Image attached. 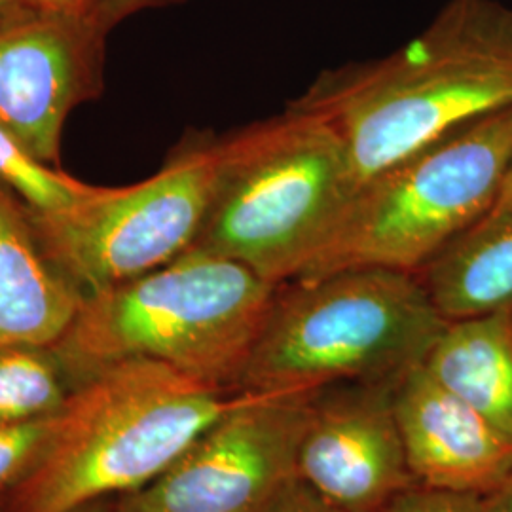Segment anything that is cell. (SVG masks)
<instances>
[{"mask_svg":"<svg viewBox=\"0 0 512 512\" xmlns=\"http://www.w3.org/2000/svg\"><path fill=\"white\" fill-rule=\"evenodd\" d=\"M484 512H512V475L490 495L482 497Z\"/></svg>","mask_w":512,"mask_h":512,"instance_id":"21","label":"cell"},{"mask_svg":"<svg viewBox=\"0 0 512 512\" xmlns=\"http://www.w3.org/2000/svg\"><path fill=\"white\" fill-rule=\"evenodd\" d=\"M315 389L249 393L116 512H262L296 476Z\"/></svg>","mask_w":512,"mask_h":512,"instance_id":"8","label":"cell"},{"mask_svg":"<svg viewBox=\"0 0 512 512\" xmlns=\"http://www.w3.org/2000/svg\"><path fill=\"white\" fill-rule=\"evenodd\" d=\"M74 385L54 348H0V427L59 416Z\"/></svg>","mask_w":512,"mask_h":512,"instance_id":"15","label":"cell"},{"mask_svg":"<svg viewBox=\"0 0 512 512\" xmlns=\"http://www.w3.org/2000/svg\"><path fill=\"white\" fill-rule=\"evenodd\" d=\"M59 416L0 427V503L44 454Z\"/></svg>","mask_w":512,"mask_h":512,"instance_id":"17","label":"cell"},{"mask_svg":"<svg viewBox=\"0 0 512 512\" xmlns=\"http://www.w3.org/2000/svg\"><path fill=\"white\" fill-rule=\"evenodd\" d=\"M418 275L349 268L277 287L239 391L399 380L446 327Z\"/></svg>","mask_w":512,"mask_h":512,"instance_id":"5","label":"cell"},{"mask_svg":"<svg viewBox=\"0 0 512 512\" xmlns=\"http://www.w3.org/2000/svg\"><path fill=\"white\" fill-rule=\"evenodd\" d=\"M423 366L512 439V306L448 321Z\"/></svg>","mask_w":512,"mask_h":512,"instance_id":"14","label":"cell"},{"mask_svg":"<svg viewBox=\"0 0 512 512\" xmlns=\"http://www.w3.org/2000/svg\"><path fill=\"white\" fill-rule=\"evenodd\" d=\"M245 395L152 359L109 365L74 389L48 448L0 512H69L137 492Z\"/></svg>","mask_w":512,"mask_h":512,"instance_id":"2","label":"cell"},{"mask_svg":"<svg viewBox=\"0 0 512 512\" xmlns=\"http://www.w3.org/2000/svg\"><path fill=\"white\" fill-rule=\"evenodd\" d=\"M69 512H116V497H107V499H97L92 503L80 505Z\"/></svg>","mask_w":512,"mask_h":512,"instance_id":"24","label":"cell"},{"mask_svg":"<svg viewBox=\"0 0 512 512\" xmlns=\"http://www.w3.org/2000/svg\"><path fill=\"white\" fill-rule=\"evenodd\" d=\"M357 181L342 137L287 107L222 135L219 181L190 251L226 256L266 281H293L325 245Z\"/></svg>","mask_w":512,"mask_h":512,"instance_id":"4","label":"cell"},{"mask_svg":"<svg viewBox=\"0 0 512 512\" xmlns=\"http://www.w3.org/2000/svg\"><path fill=\"white\" fill-rule=\"evenodd\" d=\"M222 135L188 133L147 181L71 211L31 209L38 241L84 298L162 268L192 249L219 181Z\"/></svg>","mask_w":512,"mask_h":512,"instance_id":"7","label":"cell"},{"mask_svg":"<svg viewBox=\"0 0 512 512\" xmlns=\"http://www.w3.org/2000/svg\"><path fill=\"white\" fill-rule=\"evenodd\" d=\"M82 302L44 253L31 207L0 181V348L55 346Z\"/></svg>","mask_w":512,"mask_h":512,"instance_id":"12","label":"cell"},{"mask_svg":"<svg viewBox=\"0 0 512 512\" xmlns=\"http://www.w3.org/2000/svg\"><path fill=\"white\" fill-rule=\"evenodd\" d=\"M0 181L12 188L31 209L46 215L65 213L103 196L109 186L82 183L44 164L0 131Z\"/></svg>","mask_w":512,"mask_h":512,"instance_id":"16","label":"cell"},{"mask_svg":"<svg viewBox=\"0 0 512 512\" xmlns=\"http://www.w3.org/2000/svg\"><path fill=\"white\" fill-rule=\"evenodd\" d=\"M40 6L42 0H0V25Z\"/></svg>","mask_w":512,"mask_h":512,"instance_id":"23","label":"cell"},{"mask_svg":"<svg viewBox=\"0 0 512 512\" xmlns=\"http://www.w3.org/2000/svg\"><path fill=\"white\" fill-rule=\"evenodd\" d=\"M107 35L92 16L44 6L0 25V131L59 167L69 114L105 88Z\"/></svg>","mask_w":512,"mask_h":512,"instance_id":"9","label":"cell"},{"mask_svg":"<svg viewBox=\"0 0 512 512\" xmlns=\"http://www.w3.org/2000/svg\"><path fill=\"white\" fill-rule=\"evenodd\" d=\"M262 512H346L317 494L302 478H291Z\"/></svg>","mask_w":512,"mask_h":512,"instance_id":"19","label":"cell"},{"mask_svg":"<svg viewBox=\"0 0 512 512\" xmlns=\"http://www.w3.org/2000/svg\"><path fill=\"white\" fill-rule=\"evenodd\" d=\"M399 380L325 385L311 397L296 476L342 511L380 512L416 484L395 412Z\"/></svg>","mask_w":512,"mask_h":512,"instance_id":"10","label":"cell"},{"mask_svg":"<svg viewBox=\"0 0 512 512\" xmlns=\"http://www.w3.org/2000/svg\"><path fill=\"white\" fill-rule=\"evenodd\" d=\"M329 122L357 188L480 116L512 107V8L450 0L393 54L319 74L289 103Z\"/></svg>","mask_w":512,"mask_h":512,"instance_id":"1","label":"cell"},{"mask_svg":"<svg viewBox=\"0 0 512 512\" xmlns=\"http://www.w3.org/2000/svg\"><path fill=\"white\" fill-rule=\"evenodd\" d=\"M42 6L50 10L74 14V16H86V18L92 16L93 18L97 0H42Z\"/></svg>","mask_w":512,"mask_h":512,"instance_id":"22","label":"cell"},{"mask_svg":"<svg viewBox=\"0 0 512 512\" xmlns=\"http://www.w3.org/2000/svg\"><path fill=\"white\" fill-rule=\"evenodd\" d=\"M511 162L512 107L442 135L361 184L296 279L349 268L420 272L494 207Z\"/></svg>","mask_w":512,"mask_h":512,"instance_id":"6","label":"cell"},{"mask_svg":"<svg viewBox=\"0 0 512 512\" xmlns=\"http://www.w3.org/2000/svg\"><path fill=\"white\" fill-rule=\"evenodd\" d=\"M277 287L238 260L186 251L84 298L52 348L74 389L114 363L152 359L239 391Z\"/></svg>","mask_w":512,"mask_h":512,"instance_id":"3","label":"cell"},{"mask_svg":"<svg viewBox=\"0 0 512 512\" xmlns=\"http://www.w3.org/2000/svg\"><path fill=\"white\" fill-rule=\"evenodd\" d=\"M416 275L446 321L512 306V196L499 198Z\"/></svg>","mask_w":512,"mask_h":512,"instance_id":"13","label":"cell"},{"mask_svg":"<svg viewBox=\"0 0 512 512\" xmlns=\"http://www.w3.org/2000/svg\"><path fill=\"white\" fill-rule=\"evenodd\" d=\"M395 412L416 484L480 497L512 475V439L433 380L423 363L395 387Z\"/></svg>","mask_w":512,"mask_h":512,"instance_id":"11","label":"cell"},{"mask_svg":"<svg viewBox=\"0 0 512 512\" xmlns=\"http://www.w3.org/2000/svg\"><path fill=\"white\" fill-rule=\"evenodd\" d=\"M380 512H484L482 497L412 484Z\"/></svg>","mask_w":512,"mask_h":512,"instance_id":"18","label":"cell"},{"mask_svg":"<svg viewBox=\"0 0 512 512\" xmlns=\"http://www.w3.org/2000/svg\"><path fill=\"white\" fill-rule=\"evenodd\" d=\"M184 0H97V8L93 18L110 33L122 21L154 8H167L175 4H183Z\"/></svg>","mask_w":512,"mask_h":512,"instance_id":"20","label":"cell"},{"mask_svg":"<svg viewBox=\"0 0 512 512\" xmlns=\"http://www.w3.org/2000/svg\"><path fill=\"white\" fill-rule=\"evenodd\" d=\"M509 196H512V162L509 171H507V175H505V183H503L499 198H509Z\"/></svg>","mask_w":512,"mask_h":512,"instance_id":"25","label":"cell"}]
</instances>
